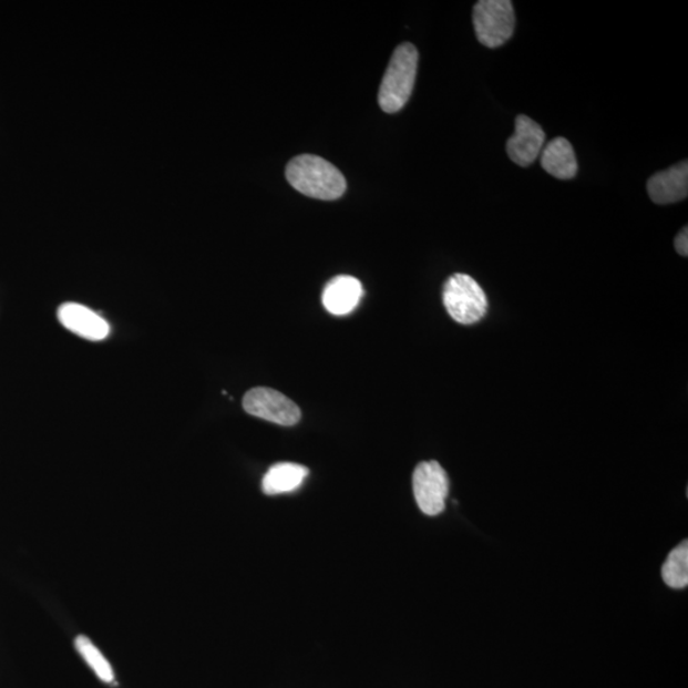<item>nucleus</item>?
Masks as SVG:
<instances>
[{
	"label": "nucleus",
	"instance_id": "15",
	"mask_svg": "<svg viewBox=\"0 0 688 688\" xmlns=\"http://www.w3.org/2000/svg\"><path fill=\"white\" fill-rule=\"evenodd\" d=\"M676 250L682 257H687L688 255V232L687 226L681 229L675 240Z\"/></svg>",
	"mask_w": 688,
	"mask_h": 688
},
{
	"label": "nucleus",
	"instance_id": "12",
	"mask_svg": "<svg viewBox=\"0 0 688 688\" xmlns=\"http://www.w3.org/2000/svg\"><path fill=\"white\" fill-rule=\"evenodd\" d=\"M309 470L296 463H278L271 465L261 481V490L268 496L288 494L301 486Z\"/></svg>",
	"mask_w": 688,
	"mask_h": 688
},
{
	"label": "nucleus",
	"instance_id": "14",
	"mask_svg": "<svg viewBox=\"0 0 688 688\" xmlns=\"http://www.w3.org/2000/svg\"><path fill=\"white\" fill-rule=\"evenodd\" d=\"M74 644L75 649L79 650L81 657L88 663L101 681L112 684L115 678L113 667L110 666L109 660L102 656V653L93 645L89 637L80 635L76 637Z\"/></svg>",
	"mask_w": 688,
	"mask_h": 688
},
{
	"label": "nucleus",
	"instance_id": "3",
	"mask_svg": "<svg viewBox=\"0 0 688 688\" xmlns=\"http://www.w3.org/2000/svg\"><path fill=\"white\" fill-rule=\"evenodd\" d=\"M443 301L449 316L463 326L479 322L489 311L486 294L478 280L465 274H455L448 278Z\"/></svg>",
	"mask_w": 688,
	"mask_h": 688
},
{
	"label": "nucleus",
	"instance_id": "6",
	"mask_svg": "<svg viewBox=\"0 0 688 688\" xmlns=\"http://www.w3.org/2000/svg\"><path fill=\"white\" fill-rule=\"evenodd\" d=\"M243 407L246 412L261 420L294 427L301 420L299 405L285 394L270 388H254L245 394Z\"/></svg>",
	"mask_w": 688,
	"mask_h": 688
},
{
	"label": "nucleus",
	"instance_id": "11",
	"mask_svg": "<svg viewBox=\"0 0 688 688\" xmlns=\"http://www.w3.org/2000/svg\"><path fill=\"white\" fill-rule=\"evenodd\" d=\"M540 156L542 167L559 181H571L579 168L572 143L563 137L552 140Z\"/></svg>",
	"mask_w": 688,
	"mask_h": 688
},
{
	"label": "nucleus",
	"instance_id": "4",
	"mask_svg": "<svg viewBox=\"0 0 688 688\" xmlns=\"http://www.w3.org/2000/svg\"><path fill=\"white\" fill-rule=\"evenodd\" d=\"M475 37L490 49L503 47L513 37L515 12L509 0H481L473 8Z\"/></svg>",
	"mask_w": 688,
	"mask_h": 688
},
{
	"label": "nucleus",
	"instance_id": "2",
	"mask_svg": "<svg viewBox=\"0 0 688 688\" xmlns=\"http://www.w3.org/2000/svg\"><path fill=\"white\" fill-rule=\"evenodd\" d=\"M418 66L419 51L410 42L394 50L379 90L382 112L394 114L405 106L412 95Z\"/></svg>",
	"mask_w": 688,
	"mask_h": 688
},
{
	"label": "nucleus",
	"instance_id": "13",
	"mask_svg": "<svg viewBox=\"0 0 688 688\" xmlns=\"http://www.w3.org/2000/svg\"><path fill=\"white\" fill-rule=\"evenodd\" d=\"M663 581L674 589H684L688 584V543L682 542L666 559L661 567Z\"/></svg>",
	"mask_w": 688,
	"mask_h": 688
},
{
	"label": "nucleus",
	"instance_id": "10",
	"mask_svg": "<svg viewBox=\"0 0 688 688\" xmlns=\"http://www.w3.org/2000/svg\"><path fill=\"white\" fill-rule=\"evenodd\" d=\"M363 288L359 279L351 276H338L329 280L322 291V305L333 316L342 317L359 306Z\"/></svg>",
	"mask_w": 688,
	"mask_h": 688
},
{
	"label": "nucleus",
	"instance_id": "9",
	"mask_svg": "<svg viewBox=\"0 0 688 688\" xmlns=\"http://www.w3.org/2000/svg\"><path fill=\"white\" fill-rule=\"evenodd\" d=\"M649 197L657 204H670L684 201L688 194L687 161L653 175L648 182Z\"/></svg>",
	"mask_w": 688,
	"mask_h": 688
},
{
	"label": "nucleus",
	"instance_id": "7",
	"mask_svg": "<svg viewBox=\"0 0 688 688\" xmlns=\"http://www.w3.org/2000/svg\"><path fill=\"white\" fill-rule=\"evenodd\" d=\"M546 134L540 124L526 115L515 121V132L506 143L510 160L522 167L531 166L537 160L545 144Z\"/></svg>",
	"mask_w": 688,
	"mask_h": 688
},
{
	"label": "nucleus",
	"instance_id": "1",
	"mask_svg": "<svg viewBox=\"0 0 688 688\" xmlns=\"http://www.w3.org/2000/svg\"><path fill=\"white\" fill-rule=\"evenodd\" d=\"M286 177L294 189L310 198L335 201L341 198L347 189L343 174L319 156L292 158L287 165Z\"/></svg>",
	"mask_w": 688,
	"mask_h": 688
},
{
	"label": "nucleus",
	"instance_id": "8",
	"mask_svg": "<svg viewBox=\"0 0 688 688\" xmlns=\"http://www.w3.org/2000/svg\"><path fill=\"white\" fill-rule=\"evenodd\" d=\"M58 319L64 328L89 341H104L110 335L107 320L81 304H63L58 310Z\"/></svg>",
	"mask_w": 688,
	"mask_h": 688
},
{
	"label": "nucleus",
	"instance_id": "5",
	"mask_svg": "<svg viewBox=\"0 0 688 688\" xmlns=\"http://www.w3.org/2000/svg\"><path fill=\"white\" fill-rule=\"evenodd\" d=\"M413 494L421 512L437 516L444 512L449 495V479L437 461L422 462L413 472Z\"/></svg>",
	"mask_w": 688,
	"mask_h": 688
}]
</instances>
